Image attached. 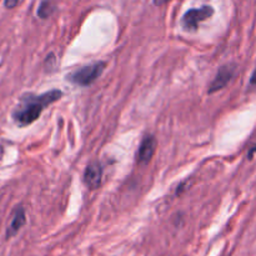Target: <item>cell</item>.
Returning a JSON list of instances; mask_svg holds the SVG:
<instances>
[{
  "instance_id": "10",
  "label": "cell",
  "mask_w": 256,
  "mask_h": 256,
  "mask_svg": "<svg viewBox=\"0 0 256 256\" xmlns=\"http://www.w3.org/2000/svg\"><path fill=\"white\" fill-rule=\"evenodd\" d=\"M250 86H255L256 88V69H255V72H252V79H250Z\"/></svg>"
},
{
  "instance_id": "11",
  "label": "cell",
  "mask_w": 256,
  "mask_h": 256,
  "mask_svg": "<svg viewBox=\"0 0 256 256\" xmlns=\"http://www.w3.org/2000/svg\"><path fill=\"white\" fill-rule=\"evenodd\" d=\"M169 0H154V4L156 5V6H160V5H164L165 2H168Z\"/></svg>"
},
{
  "instance_id": "7",
  "label": "cell",
  "mask_w": 256,
  "mask_h": 256,
  "mask_svg": "<svg viewBox=\"0 0 256 256\" xmlns=\"http://www.w3.org/2000/svg\"><path fill=\"white\" fill-rule=\"evenodd\" d=\"M25 222H26L25 210L22 209V206L16 208L14 212V214H12V222H10L9 228H8L6 236L12 238V236H14V235H16L18 232H19V230L25 225Z\"/></svg>"
},
{
  "instance_id": "2",
  "label": "cell",
  "mask_w": 256,
  "mask_h": 256,
  "mask_svg": "<svg viewBox=\"0 0 256 256\" xmlns=\"http://www.w3.org/2000/svg\"><path fill=\"white\" fill-rule=\"evenodd\" d=\"M104 69L105 62H102L86 65V66H82V69L75 70L72 74H70L69 80L79 86H89L102 74Z\"/></svg>"
},
{
  "instance_id": "6",
  "label": "cell",
  "mask_w": 256,
  "mask_h": 256,
  "mask_svg": "<svg viewBox=\"0 0 256 256\" xmlns=\"http://www.w3.org/2000/svg\"><path fill=\"white\" fill-rule=\"evenodd\" d=\"M102 168L99 162H90L84 172V182L89 189H98L102 184Z\"/></svg>"
},
{
  "instance_id": "5",
  "label": "cell",
  "mask_w": 256,
  "mask_h": 256,
  "mask_svg": "<svg viewBox=\"0 0 256 256\" xmlns=\"http://www.w3.org/2000/svg\"><path fill=\"white\" fill-rule=\"evenodd\" d=\"M235 74V66L234 65H224V66L219 68L216 75H215L214 80L212 82L209 86V94H212L215 92L224 89L230 80L232 79Z\"/></svg>"
},
{
  "instance_id": "8",
  "label": "cell",
  "mask_w": 256,
  "mask_h": 256,
  "mask_svg": "<svg viewBox=\"0 0 256 256\" xmlns=\"http://www.w3.org/2000/svg\"><path fill=\"white\" fill-rule=\"evenodd\" d=\"M52 6L49 2L44 0L42 4L39 5V9H38V15H39L42 19H48V18L52 15Z\"/></svg>"
},
{
  "instance_id": "3",
  "label": "cell",
  "mask_w": 256,
  "mask_h": 256,
  "mask_svg": "<svg viewBox=\"0 0 256 256\" xmlns=\"http://www.w3.org/2000/svg\"><path fill=\"white\" fill-rule=\"evenodd\" d=\"M214 14V9L212 6H205L199 8V9H190L188 10L184 14L182 20V24L184 26L185 30H189V32H195L199 28V24L204 20H206L208 18H210Z\"/></svg>"
},
{
  "instance_id": "9",
  "label": "cell",
  "mask_w": 256,
  "mask_h": 256,
  "mask_svg": "<svg viewBox=\"0 0 256 256\" xmlns=\"http://www.w3.org/2000/svg\"><path fill=\"white\" fill-rule=\"evenodd\" d=\"M18 2H19V0H4V5L8 9H14Z\"/></svg>"
},
{
  "instance_id": "1",
  "label": "cell",
  "mask_w": 256,
  "mask_h": 256,
  "mask_svg": "<svg viewBox=\"0 0 256 256\" xmlns=\"http://www.w3.org/2000/svg\"><path fill=\"white\" fill-rule=\"evenodd\" d=\"M62 95V92L60 90H50L45 94L36 95V96L22 98L20 104L12 112V119L16 122L18 126H28L39 119L44 108L59 100Z\"/></svg>"
},
{
  "instance_id": "4",
  "label": "cell",
  "mask_w": 256,
  "mask_h": 256,
  "mask_svg": "<svg viewBox=\"0 0 256 256\" xmlns=\"http://www.w3.org/2000/svg\"><path fill=\"white\" fill-rule=\"evenodd\" d=\"M156 139L154 135H146L140 142V146L136 152V162L140 165H146L152 160V155L156 150Z\"/></svg>"
}]
</instances>
